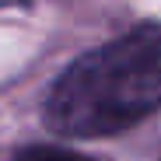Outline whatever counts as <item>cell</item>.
Returning <instances> with one entry per match:
<instances>
[{"instance_id":"2","label":"cell","mask_w":161,"mask_h":161,"mask_svg":"<svg viewBox=\"0 0 161 161\" xmlns=\"http://www.w3.org/2000/svg\"><path fill=\"white\" fill-rule=\"evenodd\" d=\"M14 161H91L77 151H67V147H53V144H28L14 151Z\"/></svg>"},{"instance_id":"1","label":"cell","mask_w":161,"mask_h":161,"mask_svg":"<svg viewBox=\"0 0 161 161\" xmlns=\"http://www.w3.org/2000/svg\"><path fill=\"white\" fill-rule=\"evenodd\" d=\"M161 109V25L144 21L77 56L53 80L42 119L60 137L95 140L133 130Z\"/></svg>"}]
</instances>
